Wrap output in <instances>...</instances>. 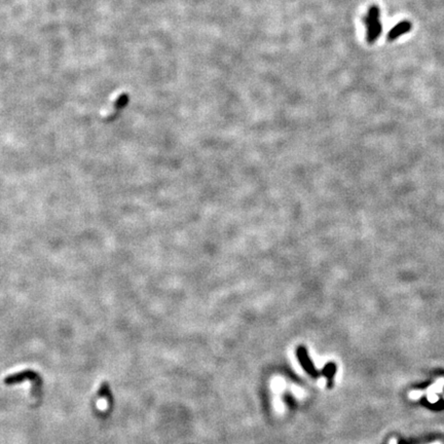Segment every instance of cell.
I'll use <instances>...</instances> for the list:
<instances>
[{
    "label": "cell",
    "instance_id": "cell-1",
    "mask_svg": "<svg viewBox=\"0 0 444 444\" xmlns=\"http://www.w3.org/2000/svg\"><path fill=\"white\" fill-rule=\"evenodd\" d=\"M366 26L367 42L372 45L381 36L383 30L380 18V9L377 6H373L369 9L368 15L366 17Z\"/></svg>",
    "mask_w": 444,
    "mask_h": 444
},
{
    "label": "cell",
    "instance_id": "cell-2",
    "mask_svg": "<svg viewBox=\"0 0 444 444\" xmlns=\"http://www.w3.org/2000/svg\"><path fill=\"white\" fill-rule=\"evenodd\" d=\"M24 381H31L33 383L34 387H35V390H37V391L39 390L41 379H39L38 375L32 370H25L22 372H18V373L9 375V377L6 378L5 383L7 385H15V384H20Z\"/></svg>",
    "mask_w": 444,
    "mask_h": 444
},
{
    "label": "cell",
    "instance_id": "cell-3",
    "mask_svg": "<svg viewBox=\"0 0 444 444\" xmlns=\"http://www.w3.org/2000/svg\"><path fill=\"white\" fill-rule=\"evenodd\" d=\"M412 23L408 21H402L400 22L398 25H396L389 33L388 35V41L389 42H394L397 38H399L400 36L404 35L408 31H411L412 29Z\"/></svg>",
    "mask_w": 444,
    "mask_h": 444
},
{
    "label": "cell",
    "instance_id": "cell-4",
    "mask_svg": "<svg viewBox=\"0 0 444 444\" xmlns=\"http://www.w3.org/2000/svg\"><path fill=\"white\" fill-rule=\"evenodd\" d=\"M100 399L98 400V408L101 411H106L109 404V393H108V385L103 384L99 392Z\"/></svg>",
    "mask_w": 444,
    "mask_h": 444
},
{
    "label": "cell",
    "instance_id": "cell-5",
    "mask_svg": "<svg viewBox=\"0 0 444 444\" xmlns=\"http://www.w3.org/2000/svg\"><path fill=\"white\" fill-rule=\"evenodd\" d=\"M298 353H299V356H300V360L302 361V364H303V366L306 368V370L309 371L310 373L316 374V371H315V369H314V366H312V364L310 363L309 359H307V356H306V352H305V350H304L303 348H300V349L298 350Z\"/></svg>",
    "mask_w": 444,
    "mask_h": 444
},
{
    "label": "cell",
    "instance_id": "cell-6",
    "mask_svg": "<svg viewBox=\"0 0 444 444\" xmlns=\"http://www.w3.org/2000/svg\"><path fill=\"white\" fill-rule=\"evenodd\" d=\"M129 102V96L127 94H122L115 101L114 106L116 109H122L124 108Z\"/></svg>",
    "mask_w": 444,
    "mask_h": 444
},
{
    "label": "cell",
    "instance_id": "cell-7",
    "mask_svg": "<svg viewBox=\"0 0 444 444\" xmlns=\"http://www.w3.org/2000/svg\"><path fill=\"white\" fill-rule=\"evenodd\" d=\"M424 394H425V392H423V391H413V392L409 393V398L416 400V399L421 398Z\"/></svg>",
    "mask_w": 444,
    "mask_h": 444
},
{
    "label": "cell",
    "instance_id": "cell-8",
    "mask_svg": "<svg viewBox=\"0 0 444 444\" xmlns=\"http://www.w3.org/2000/svg\"><path fill=\"white\" fill-rule=\"evenodd\" d=\"M428 399L432 402V403H435V402H437L438 401V396L436 395V393H429L428 394Z\"/></svg>",
    "mask_w": 444,
    "mask_h": 444
}]
</instances>
